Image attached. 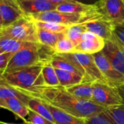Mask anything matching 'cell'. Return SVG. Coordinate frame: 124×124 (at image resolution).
Here are the masks:
<instances>
[{
	"mask_svg": "<svg viewBox=\"0 0 124 124\" xmlns=\"http://www.w3.org/2000/svg\"><path fill=\"white\" fill-rule=\"evenodd\" d=\"M93 83H81L80 84L65 88L66 90L75 97L86 100L91 101L93 96Z\"/></svg>",
	"mask_w": 124,
	"mask_h": 124,
	"instance_id": "18",
	"label": "cell"
},
{
	"mask_svg": "<svg viewBox=\"0 0 124 124\" xmlns=\"http://www.w3.org/2000/svg\"><path fill=\"white\" fill-rule=\"evenodd\" d=\"M45 104L51 113L54 119L55 124H85L84 119L72 116L46 102H45Z\"/></svg>",
	"mask_w": 124,
	"mask_h": 124,
	"instance_id": "15",
	"label": "cell"
},
{
	"mask_svg": "<svg viewBox=\"0 0 124 124\" xmlns=\"http://www.w3.org/2000/svg\"><path fill=\"white\" fill-rule=\"evenodd\" d=\"M0 36L24 42L39 43L37 26L35 21L28 16H25L13 23L3 27L0 31Z\"/></svg>",
	"mask_w": 124,
	"mask_h": 124,
	"instance_id": "4",
	"label": "cell"
},
{
	"mask_svg": "<svg viewBox=\"0 0 124 124\" xmlns=\"http://www.w3.org/2000/svg\"><path fill=\"white\" fill-rule=\"evenodd\" d=\"M47 1L53 2H56V3H60V2H62L69 1V0H47ZM76 1H80V0H76Z\"/></svg>",
	"mask_w": 124,
	"mask_h": 124,
	"instance_id": "34",
	"label": "cell"
},
{
	"mask_svg": "<svg viewBox=\"0 0 124 124\" xmlns=\"http://www.w3.org/2000/svg\"><path fill=\"white\" fill-rule=\"evenodd\" d=\"M56 10L68 13H87L99 11V8L96 3L85 4L76 0H69L58 3Z\"/></svg>",
	"mask_w": 124,
	"mask_h": 124,
	"instance_id": "14",
	"label": "cell"
},
{
	"mask_svg": "<svg viewBox=\"0 0 124 124\" xmlns=\"http://www.w3.org/2000/svg\"><path fill=\"white\" fill-rule=\"evenodd\" d=\"M64 36V33H55L37 28L38 42L54 50L57 42Z\"/></svg>",
	"mask_w": 124,
	"mask_h": 124,
	"instance_id": "19",
	"label": "cell"
},
{
	"mask_svg": "<svg viewBox=\"0 0 124 124\" xmlns=\"http://www.w3.org/2000/svg\"><path fill=\"white\" fill-rule=\"evenodd\" d=\"M2 78H3V76H2V74L0 72V80H2Z\"/></svg>",
	"mask_w": 124,
	"mask_h": 124,
	"instance_id": "37",
	"label": "cell"
},
{
	"mask_svg": "<svg viewBox=\"0 0 124 124\" xmlns=\"http://www.w3.org/2000/svg\"><path fill=\"white\" fill-rule=\"evenodd\" d=\"M75 45L65 35L57 42L54 50L57 54H68L75 53Z\"/></svg>",
	"mask_w": 124,
	"mask_h": 124,
	"instance_id": "27",
	"label": "cell"
},
{
	"mask_svg": "<svg viewBox=\"0 0 124 124\" xmlns=\"http://www.w3.org/2000/svg\"><path fill=\"white\" fill-rule=\"evenodd\" d=\"M96 3L104 20L115 25L124 23V0H99Z\"/></svg>",
	"mask_w": 124,
	"mask_h": 124,
	"instance_id": "8",
	"label": "cell"
},
{
	"mask_svg": "<svg viewBox=\"0 0 124 124\" xmlns=\"http://www.w3.org/2000/svg\"><path fill=\"white\" fill-rule=\"evenodd\" d=\"M70 61L83 74V83H93L96 81L107 83L101 73L98 69L93 55L83 53L60 54Z\"/></svg>",
	"mask_w": 124,
	"mask_h": 124,
	"instance_id": "5",
	"label": "cell"
},
{
	"mask_svg": "<svg viewBox=\"0 0 124 124\" xmlns=\"http://www.w3.org/2000/svg\"><path fill=\"white\" fill-rule=\"evenodd\" d=\"M105 45V40L89 31H85L80 43L75 46V53H83L93 55L101 52Z\"/></svg>",
	"mask_w": 124,
	"mask_h": 124,
	"instance_id": "10",
	"label": "cell"
},
{
	"mask_svg": "<svg viewBox=\"0 0 124 124\" xmlns=\"http://www.w3.org/2000/svg\"><path fill=\"white\" fill-rule=\"evenodd\" d=\"M95 63L107 85L118 88L124 85V75L117 71L101 51L93 55Z\"/></svg>",
	"mask_w": 124,
	"mask_h": 124,
	"instance_id": "7",
	"label": "cell"
},
{
	"mask_svg": "<svg viewBox=\"0 0 124 124\" xmlns=\"http://www.w3.org/2000/svg\"><path fill=\"white\" fill-rule=\"evenodd\" d=\"M87 31L84 24H78L70 26L64 32L66 37L70 39L76 46L78 45L81 40L83 34Z\"/></svg>",
	"mask_w": 124,
	"mask_h": 124,
	"instance_id": "26",
	"label": "cell"
},
{
	"mask_svg": "<svg viewBox=\"0 0 124 124\" xmlns=\"http://www.w3.org/2000/svg\"><path fill=\"white\" fill-rule=\"evenodd\" d=\"M42 74L43 80L46 86L55 87L59 86V81L55 72V69L52 66L50 62H47L43 64Z\"/></svg>",
	"mask_w": 124,
	"mask_h": 124,
	"instance_id": "25",
	"label": "cell"
},
{
	"mask_svg": "<svg viewBox=\"0 0 124 124\" xmlns=\"http://www.w3.org/2000/svg\"><path fill=\"white\" fill-rule=\"evenodd\" d=\"M42 66L38 64L2 75L3 80L7 84L31 96L45 85L42 74Z\"/></svg>",
	"mask_w": 124,
	"mask_h": 124,
	"instance_id": "2",
	"label": "cell"
},
{
	"mask_svg": "<svg viewBox=\"0 0 124 124\" xmlns=\"http://www.w3.org/2000/svg\"><path fill=\"white\" fill-rule=\"evenodd\" d=\"M0 108H1V107H0Z\"/></svg>",
	"mask_w": 124,
	"mask_h": 124,
	"instance_id": "40",
	"label": "cell"
},
{
	"mask_svg": "<svg viewBox=\"0 0 124 124\" xmlns=\"http://www.w3.org/2000/svg\"><path fill=\"white\" fill-rule=\"evenodd\" d=\"M11 97L18 98L23 103H24L26 106L29 99L31 98V96L25 94L24 93L7 84L4 81L3 78H2V80H0V99L6 100Z\"/></svg>",
	"mask_w": 124,
	"mask_h": 124,
	"instance_id": "16",
	"label": "cell"
},
{
	"mask_svg": "<svg viewBox=\"0 0 124 124\" xmlns=\"http://www.w3.org/2000/svg\"><path fill=\"white\" fill-rule=\"evenodd\" d=\"M86 31L91 32L105 41L109 40L113 37L114 24L104 18L96 19L83 23Z\"/></svg>",
	"mask_w": 124,
	"mask_h": 124,
	"instance_id": "13",
	"label": "cell"
},
{
	"mask_svg": "<svg viewBox=\"0 0 124 124\" xmlns=\"http://www.w3.org/2000/svg\"><path fill=\"white\" fill-rule=\"evenodd\" d=\"M1 124H17V123H5V122H2L1 121ZM25 124H29V123H26Z\"/></svg>",
	"mask_w": 124,
	"mask_h": 124,
	"instance_id": "35",
	"label": "cell"
},
{
	"mask_svg": "<svg viewBox=\"0 0 124 124\" xmlns=\"http://www.w3.org/2000/svg\"><path fill=\"white\" fill-rule=\"evenodd\" d=\"M13 55L9 53H4L0 50V72L3 73L4 70L7 67L10 60Z\"/></svg>",
	"mask_w": 124,
	"mask_h": 124,
	"instance_id": "32",
	"label": "cell"
},
{
	"mask_svg": "<svg viewBox=\"0 0 124 124\" xmlns=\"http://www.w3.org/2000/svg\"><path fill=\"white\" fill-rule=\"evenodd\" d=\"M5 101L6 109L11 111L16 117L23 120L24 122L26 121V117H28L29 109L24 103L16 97L9 98L5 100Z\"/></svg>",
	"mask_w": 124,
	"mask_h": 124,
	"instance_id": "17",
	"label": "cell"
},
{
	"mask_svg": "<svg viewBox=\"0 0 124 124\" xmlns=\"http://www.w3.org/2000/svg\"><path fill=\"white\" fill-rule=\"evenodd\" d=\"M35 23L37 28L39 29H42L44 30H47V31L55 32V33H64L69 27L68 26L61 25V24L50 23V22L35 21Z\"/></svg>",
	"mask_w": 124,
	"mask_h": 124,
	"instance_id": "28",
	"label": "cell"
},
{
	"mask_svg": "<svg viewBox=\"0 0 124 124\" xmlns=\"http://www.w3.org/2000/svg\"><path fill=\"white\" fill-rule=\"evenodd\" d=\"M26 44L27 42L0 36V50L4 53L14 55Z\"/></svg>",
	"mask_w": 124,
	"mask_h": 124,
	"instance_id": "23",
	"label": "cell"
},
{
	"mask_svg": "<svg viewBox=\"0 0 124 124\" xmlns=\"http://www.w3.org/2000/svg\"><path fill=\"white\" fill-rule=\"evenodd\" d=\"M26 16L55 10L58 3L47 0H17Z\"/></svg>",
	"mask_w": 124,
	"mask_h": 124,
	"instance_id": "12",
	"label": "cell"
},
{
	"mask_svg": "<svg viewBox=\"0 0 124 124\" xmlns=\"http://www.w3.org/2000/svg\"><path fill=\"white\" fill-rule=\"evenodd\" d=\"M0 124H1V121H0Z\"/></svg>",
	"mask_w": 124,
	"mask_h": 124,
	"instance_id": "39",
	"label": "cell"
},
{
	"mask_svg": "<svg viewBox=\"0 0 124 124\" xmlns=\"http://www.w3.org/2000/svg\"><path fill=\"white\" fill-rule=\"evenodd\" d=\"M91 101L105 109L123 105L117 88H112L107 83L93 82Z\"/></svg>",
	"mask_w": 124,
	"mask_h": 124,
	"instance_id": "6",
	"label": "cell"
},
{
	"mask_svg": "<svg viewBox=\"0 0 124 124\" xmlns=\"http://www.w3.org/2000/svg\"><path fill=\"white\" fill-rule=\"evenodd\" d=\"M50 64L55 69L67 71L76 74L78 75H80L83 78V75L80 72V71L75 65H73L70 61L67 60L65 58H64L60 54H57V53L55 54V55L50 60Z\"/></svg>",
	"mask_w": 124,
	"mask_h": 124,
	"instance_id": "21",
	"label": "cell"
},
{
	"mask_svg": "<svg viewBox=\"0 0 124 124\" xmlns=\"http://www.w3.org/2000/svg\"><path fill=\"white\" fill-rule=\"evenodd\" d=\"M117 90H118L119 94H120V97H121V99L123 100V105H124V85L120 86L117 88Z\"/></svg>",
	"mask_w": 124,
	"mask_h": 124,
	"instance_id": "33",
	"label": "cell"
},
{
	"mask_svg": "<svg viewBox=\"0 0 124 124\" xmlns=\"http://www.w3.org/2000/svg\"><path fill=\"white\" fill-rule=\"evenodd\" d=\"M55 72L59 81V85L64 88L71 87L83 82V78L76 74L55 69Z\"/></svg>",
	"mask_w": 124,
	"mask_h": 124,
	"instance_id": "20",
	"label": "cell"
},
{
	"mask_svg": "<svg viewBox=\"0 0 124 124\" xmlns=\"http://www.w3.org/2000/svg\"><path fill=\"white\" fill-rule=\"evenodd\" d=\"M25 123L29 124H53L45 117H43L42 115L31 109H29V112L26 121Z\"/></svg>",
	"mask_w": 124,
	"mask_h": 124,
	"instance_id": "29",
	"label": "cell"
},
{
	"mask_svg": "<svg viewBox=\"0 0 124 124\" xmlns=\"http://www.w3.org/2000/svg\"><path fill=\"white\" fill-rule=\"evenodd\" d=\"M85 124H112L101 114L84 119Z\"/></svg>",
	"mask_w": 124,
	"mask_h": 124,
	"instance_id": "31",
	"label": "cell"
},
{
	"mask_svg": "<svg viewBox=\"0 0 124 124\" xmlns=\"http://www.w3.org/2000/svg\"><path fill=\"white\" fill-rule=\"evenodd\" d=\"M0 25H2L3 26V21H2V19L1 16H0Z\"/></svg>",
	"mask_w": 124,
	"mask_h": 124,
	"instance_id": "36",
	"label": "cell"
},
{
	"mask_svg": "<svg viewBox=\"0 0 124 124\" xmlns=\"http://www.w3.org/2000/svg\"><path fill=\"white\" fill-rule=\"evenodd\" d=\"M0 16L3 27L8 26L25 16L17 0H0Z\"/></svg>",
	"mask_w": 124,
	"mask_h": 124,
	"instance_id": "11",
	"label": "cell"
},
{
	"mask_svg": "<svg viewBox=\"0 0 124 124\" xmlns=\"http://www.w3.org/2000/svg\"><path fill=\"white\" fill-rule=\"evenodd\" d=\"M101 115L112 124H124V105L106 109Z\"/></svg>",
	"mask_w": 124,
	"mask_h": 124,
	"instance_id": "24",
	"label": "cell"
},
{
	"mask_svg": "<svg viewBox=\"0 0 124 124\" xmlns=\"http://www.w3.org/2000/svg\"><path fill=\"white\" fill-rule=\"evenodd\" d=\"M3 29V26L2 25H0V31H1Z\"/></svg>",
	"mask_w": 124,
	"mask_h": 124,
	"instance_id": "38",
	"label": "cell"
},
{
	"mask_svg": "<svg viewBox=\"0 0 124 124\" xmlns=\"http://www.w3.org/2000/svg\"><path fill=\"white\" fill-rule=\"evenodd\" d=\"M28 16H29L34 21L50 22L68 26L83 24L91 21L104 18L100 10L87 13H68L60 12L55 10L29 15Z\"/></svg>",
	"mask_w": 124,
	"mask_h": 124,
	"instance_id": "3",
	"label": "cell"
},
{
	"mask_svg": "<svg viewBox=\"0 0 124 124\" xmlns=\"http://www.w3.org/2000/svg\"><path fill=\"white\" fill-rule=\"evenodd\" d=\"M113 35L116 40L124 47V23L121 24H114Z\"/></svg>",
	"mask_w": 124,
	"mask_h": 124,
	"instance_id": "30",
	"label": "cell"
},
{
	"mask_svg": "<svg viewBox=\"0 0 124 124\" xmlns=\"http://www.w3.org/2000/svg\"><path fill=\"white\" fill-rule=\"evenodd\" d=\"M112 66L124 75V47L116 40L115 37L107 41L101 50Z\"/></svg>",
	"mask_w": 124,
	"mask_h": 124,
	"instance_id": "9",
	"label": "cell"
},
{
	"mask_svg": "<svg viewBox=\"0 0 124 124\" xmlns=\"http://www.w3.org/2000/svg\"><path fill=\"white\" fill-rule=\"evenodd\" d=\"M31 97L38 98L45 102L79 118H88L101 114L106 109L91 101L78 99L61 85L43 86Z\"/></svg>",
	"mask_w": 124,
	"mask_h": 124,
	"instance_id": "1",
	"label": "cell"
},
{
	"mask_svg": "<svg viewBox=\"0 0 124 124\" xmlns=\"http://www.w3.org/2000/svg\"><path fill=\"white\" fill-rule=\"evenodd\" d=\"M27 107L29 109L38 113L52 123L55 124V121L51 113L50 112L49 109L47 108L45 102L42 100L38 98L31 97L27 104Z\"/></svg>",
	"mask_w": 124,
	"mask_h": 124,
	"instance_id": "22",
	"label": "cell"
}]
</instances>
